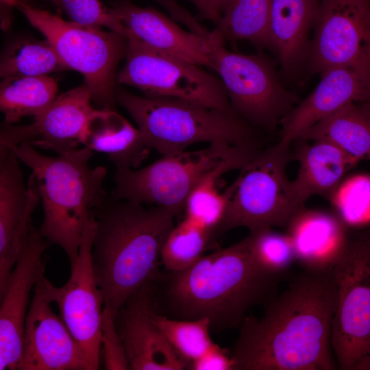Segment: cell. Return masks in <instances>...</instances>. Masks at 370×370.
I'll return each instance as SVG.
<instances>
[{
    "label": "cell",
    "mask_w": 370,
    "mask_h": 370,
    "mask_svg": "<svg viewBox=\"0 0 370 370\" xmlns=\"http://www.w3.org/2000/svg\"><path fill=\"white\" fill-rule=\"evenodd\" d=\"M332 271L306 269L248 316L230 352L233 370L339 369L331 342L337 305Z\"/></svg>",
    "instance_id": "6da1fadb"
},
{
    "label": "cell",
    "mask_w": 370,
    "mask_h": 370,
    "mask_svg": "<svg viewBox=\"0 0 370 370\" xmlns=\"http://www.w3.org/2000/svg\"><path fill=\"white\" fill-rule=\"evenodd\" d=\"M157 301L180 319L208 318L211 328L241 326L251 308L277 294L282 275L263 269L254 260L247 235L179 271L170 272Z\"/></svg>",
    "instance_id": "7a4b0ae2"
},
{
    "label": "cell",
    "mask_w": 370,
    "mask_h": 370,
    "mask_svg": "<svg viewBox=\"0 0 370 370\" xmlns=\"http://www.w3.org/2000/svg\"><path fill=\"white\" fill-rule=\"evenodd\" d=\"M93 215V269L104 304L116 314L133 294L160 276L162 251L175 215L110 194Z\"/></svg>",
    "instance_id": "3957f363"
},
{
    "label": "cell",
    "mask_w": 370,
    "mask_h": 370,
    "mask_svg": "<svg viewBox=\"0 0 370 370\" xmlns=\"http://www.w3.org/2000/svg\"><path fill=\"white\" fill-rule=\"evenodd\" d=\"M10 148L32 171L44 212L40 234L49 245L60 247L73 265L88 219L108 198L103 188L106 168L90 165L94 151L85 146L57 156L42 154L27 143Z\"/></svg>",
    "instance_id": "277c9868"
},
{
    "label": "cell",
    "mask_w": 370,
    "mask_h": 370,
    "mask_svg": "<svg viewBox=\"0 0 370 370\" xmlns=\"http://www.w3.org/2000/svg\"><path fill=\"white\" fill-rule=\"evenodd\" d=\"M115 100L136 122L151 149L164 156L197 143L258 147L251 125L234 111L181 99L138 96L116 88Z\"/></svg>",
    "instance_id": "5b68a950"
},
{
    "label": "cell",
    "mask_w": 370,
    "mask_h": 370,
    "mask_svg": "<svg viewBox=\"0 0 370 370\" xmlns=\"http://www.w3.org/2000/svg\"><path fill=\"white\" fill-rule=\"evenodd\" d=\"M13 6L52 45L68 69L84 76L92 101L114 109L117 67L125 56L127 38L101 27L65 21L25 0H16Z\"/></svg>",
    "instance_id": "8992f818"
},
{
    "label": "cell",
    "mask_w": 370,
    "mask_h": 370,
    "mask_svg": "<svg viewBox=\"0 0 370 370\" xmlns=\"http://www.w3.org/2000/svg\"><path fill=\"white\" fill-rule=\"evenodd\" d=\"M260 150L215 143L162 156L142 169L116 167L114 186L109 194L115 199L160 206L176 216L184 212L189 194L210 171L231 159L254 156Z\"/></svg>",
    "instance_id": "52a82bcc"
},
{
    "label": "cell",
    "mask_w": 370,
    "mask_h": 370,
    "mask_svg": "<svg viewBox=\"0 0 370 370\" xmlns=\"http://www.w3.org/2000/svg\"><path fill=\"white\" fill-rule=\"evenodd\" d=\"M289 147L278 142L260 150L240 169L224 191L226 208L219 232L238 227L249 232L286 227L304 208L296 202L287 177Z\"/></svg>",
    "instance_id": "ba28073f"
},
{
    "label": "cell",
    "mask_w": 370,
    "mask_h": 370,
    "mask_svg": "<svg viewBox=\"0 0 370 370\" xmlns=\"http://www.w3.org/2000/svg\"><path fill=\"white\" fill-rule=\"evenodd\" d=\"M192 32L208 48L209 68L219 76L233 111L251 125L273 128L297 101L280 84L273 64L262 55L232 52L216 30L199 23Z\"/></svg>",
    "instance_id": "9c48e42d"
},
{
    "label": "cell",
    "mask_w": 370,
    "mask_h": 370,
    "mask_svg": "<svg viewBox=\"0 0 370 370\" xmlns=\"http://www.w3.org/2000/svg\"><path fill=\"white\" fill-rule=\"evenodd\" d=\"M332 272L338 294L332 350L338 369L352 370L370 337V223L348 229Z\"/></svg>",
    "instance_id": "30bf717a"
},
{
    "label": "cell",
    "mask_w": 370,
    "mask_h": 370,
    "mask_svg": "<svg viewBox=\"0 0 370 370\" xmlns=\"http://www.w3.org/2000/svg\"><path fill=\"white\" fill-rule=\"evenodd\" d=\"M125 63L116 83L140 90L145 96L181 99L233 111L220 79L201 66L127 38Z\"/></svg>",
    "instance_id": "8fae6325"
},
{
    "label": "cell",
    "mask_w": 370,
    "mask_h": 370,
    "mask_svg": "<svg viewBox=\"0 0 370 370\" xmlns=\"http://www.w3.org/2000/svg\"><path fill=\"white\" fill-rule=\"evenodd\" d=\"M96 229L93 214L88 219L76 260L71 266V275L62 286H54L45 275L35 286L51 302L56 304L60 316L82 347L90 370L101 362V322L103 297L95 275L92 241Z\"/></svg>",
    "instance_id": "7c38bea8"
},
{
    "label": "cell",
    "mask_w": 370,
    "mask_h": 370,
    "mask_svg": "<svg viewBox=\"0 0 370 370\" xmlns=\"http://www.w3.org/2000/svg\"><path fill=\"white\" fill-rule=\"evenodd\" d=\"M310 48L312 68H330L370 58V2L321 0Z\"/></svg>",
    "instance_id": "4fadbf2b"
},
{
    "label": "cell",
    "mask_w": 370,
    "mask_h": 370,
    "mask_svg": "<svg viewBox=\"0 0 370 370\" xmlns=\"http://www.w3.org/2000/svg\"><path fill=\"white\" fill-rule=\"evenodd\" d=\"M156 280L138 290L116 313V326L123 344L129 369H188L186 362L175 351L153 321Z\"/></svg>",
    "instance_id": "5bb4252c"
},
{
    "label": "cell",
    "mask_w": 370,
    "mask_h": 370,
    "mask_svg": "<svg viewBox=\"0 0 370 370\" xmlns=\"http://www.w3.org/2000/svg\"><path fill=\"white\" fill-rule=\"evenodd\" d=\"M91 95L83 85L60 95L42 113L25 125L4 124L0 145L7 147L29 143L53 150L58 155L78 148L94 109Z\"/></svg>",
    "instance_id": "9a60e30c"
},
{
    "label": "cell",
    "mask_w": 370,
    "mask_h": 370,
    "mask_svg": "<svg viewBox=\"0 0 370 370\" xmlns=\"http://www.w3.org/2000/svg\"><path fill=\"white\" fill-rule=\"evenodd\" d=\"M320 74L317 87L280 120L281 144L290 146L310 127L349 103L370 100V58Z\"/></svg>",
    "instance_id": "2e32d148"
},
{
    "label": "cell",
    "mask_w": 370,
    "mask_h": 370,
    "mask_svg": "<svg viewBox=\"0 0 370 370\" xmlns=\"http://www.w3.org/2000/svg\"><path fill=\"white\" fill-rule=\"evenodd\" d=\"M48 243L32 225L21 254L0 293V370L18 369L30 292L45 271Z\"/></svg>",
    "instance_id": "e0dca14e"
},
{
    "label": "cell",
    "mask_w": 370,
    "mask_h": 370,
    "mask_svg": "<svg viewBox=\"0 0 370 370\" xmlns=\"http://www.w3.org/2000/svg\"><path fill=\"white\" fill-rule=\"evenodd\" d=\"M21 162L10 147L0 145V292L21 254L40 201L30 176L25 184Z\"/></svg>",
    "instance_id": "ac0fdd59"
},
{
    "label": "cell",
    "mask_w": 370,
    "mask_h": 370,
    "mask_svg": "<svg viewBox=\"0 0 370 370\" xmlns=\"http://www.w3.org/2000/svg\"><path fill=\"white\" fill-rule=\"evenodd\" d=\"M19 370H90L87 358L51 302L34 286Z\"/></svg>",
    "instance_id": "d6986e66"
},
{
    "label": "cell",
    "mask_w": 370,
    "mask_h": 370,
    "mask_svg": "<svg viewBox=\"0 0 370 370\" xmlns=\"http://www.w3.org/2000/svg\"><path fill=\"white\" fill-rule=\"evenodd\" d=\"M112 10L127 38L136 39L153 49L209 67L204 40L183 29L173 18L152 8L127 2L119 3Z\"/></svg>",
    "instance_id": "ffe728a7"
},
{
    "label": "cell",
    "mask_w": 370,
    "mask_h": 370,
    "mask_svg": "<svg viewBox=\"0 0 370 370\" xmlns=\"http://www.w3.org/2000/svg\"><path fill=\"white\" fill-rule=\"evenodd\" d=\"M286 227L296 260L306 269L332 271L348 234V227L338 217L304 207Z\"/></svg>",
    "instance_id": "44dd1931"
},
{
    "label": "cell",
    "mask_w": 370,
    "mask_h": 370,
    "mask_svg": "<svg viewBox=\"0 0 370 370\" xmlns=\"http://www.w3.org/2000/svg\"><path fill=\"white\" fill-rule=\"evenodd\" d=\"M297 140L301 141L295 151L299 170L291 181L296 202L305 207L314 195L330 199L345 174L360 161L324 139L310 140V143Z\"/></svg>",
    "instance_id": "7402d4cb"
},
{
    "label": "cell",
    "mask_w": 370,
    "mask_h": 370,
    "mask_svg": "<svg viewBox=\"0 0 370 370\" xmlns=\"http://www.w3.org/2000/svg\"><path fill=\"white\" fill-rule=\"evenodd\" d=\"M82 145L106 153L116 167L137 169L151 149L142 133L114 109H95L86 125Z\"/></svg>",
    "instance_id": "603a6c76"
},
{
    "label": "cell",
    "mask_w": 370,
    "mask_h": 370,
    "mask_svg": "<svg viewBox=\"0 0 370 370\" xmlns=\"http://www.w3.org/2000/svg\"><path fill=\"white\" fill-rule=\"evenodd\" d=\"M321 0H271V47L284 69L291 71L308 48V34L315 23Z\"/></svg>",
    "instance_id": "cb8c5ba5"
},
{
    "label": "cell",
    "mask_w": 370,
    "mask_h": 370,
    "mask_svg": "<svg viewBox=\"0 0 370 370\" xmlns=\"http://www.w3.org/2000/svg\"><path fill=\"white\" fill-rule=\"evenodd\" d=\"M317 139L335 144L360 162L370 160L369 109L364 101L349 103L310 127L297 140Z\"/></svg>",
    "instance_id": "d4e9b609"
},
{
    "label": "cell",
    "mask_w": 370,
    "mask_h": 370,
    "mask_svg": "<svg viewBox=\"0 0 370 370\" xmlns=\"http://www.w3.org/2000/svg\"><path fill=\"white\" fill-rule=\"evenodd\" d=\"M57 81L49 75L10 76L0 84V109L4 124L12 125L23 117H35L58 97Z\"/></svg>",
    "instance_id": "484cf974"
},
{
    "label": "cell",
    "mask_w": 370,
    "mask_h": 370,
    "mask_svg": "<svg viewBox=\"0 0 370 370\" xmlns=\"http://www.w3.org/2000/svg\"><path fill=\"white\" fill-rule=\"evenodd\" d=\"M255 156L231 159L205 175L186 199L184 217L212 231L214 234L219 232L225 211L226 197L224 192L219 191L218 182L225 173L234 169L240 170Z\"/></svg>",
    "instance_id": "4316f807"
},
{
    "label": "cell",
    "mask_w": 370,
    "mask_h": 370,
    "mask_svg": "<svg viewBox=\"0 0 370 370\" xmlns=\"http://www.w3.org/2000/svg\"><path fill=\"white\" fill-rule=\"evenodd\" d=\"M271 0H232L216 30L225 39L247 40L259 47H271Z\"/></svg>",
    "instance_id": "83f0119b"
},
{
    "label": "cell",
    "mask_w": 370,
    "mask_h": 370,
    "mask_svg": "<svg viewBox=\"0 0 370 370\" xmlns=\"http://www.w3.org/2000/svg\"><path fill=\"white\" fill-rule=\"evenodd\" d=\"M68 69L47 40L25 39L13 43L1 59V78L10 76H43Z\"/></svg>",
    "instance_id": "f1b7e54d"
},
{
    "label": "cell",
    "mask_w": 370,
    "mask_h": 370,
    "mask_svg": "<svg viewBox=\"0 0 370 370\" xmlns=\"http://www.w3.org/2000/svg\"><path fill=\"white\" fill-rule=\"evenodd\" d=\"M153 319L175 351L186 362L188 367L215 343L210 335L211 325L208 318L171 319L159 312L156 305Z\"/></svg>",
    "instance_id": "f546056e"
},
{
    "label": "cell",
    "mask_w": 370,
    "mask_h": 370,
    "mask_svg": "<svg viewBox=\"0 0 370 370\" xmlns=\"http://www.w3.org/2000/svg\"><path fill=\"white\" fill-rule=\"evenodd\" d=\"M214 233L188 218L175 225L164 243L161 262L169 272L179 271L197 260Z\"/></svg>",
    "instance_id": "4dcf8cb0"
},
{
    "label": "cell",
    "mask_w": 370,
    "mask_h": 370,
    "mask_svg": "<svg viewBox=\"0 0 370 370\" xmlns=\"http://www.w3.org/2000/svg\"><path fill=\"white\" fill-rule=\"evenodd\" d=\"M248 236L252 256L265 271L282 275L296 260L293 243L286 233L267 228L249 232Z\"/></svg>",
    "instance_id": "1f68e13d"
},
{
    "label": "cell",
    "mask_w": 370,
    "mask_h": 370,
    "mask_svg": "<svg viewBox=\"0 0 370 370\" xmlns=\"http://www.w3.org/2000/svg\"><path fill=\"white\" fill-rule=\"evenodd\" d=\"M75 22L107 28L125 36V31L112 8L99 0H48Z\"/></svg>",
    "instance_id": "d6a6232c"
},
{
    "label": "cell",
    "mask_w": 370,
    "mask_h": 370,
    "mask_svg": "<svg viewBox=\"0 0 370 370\" xmlns=\"http://www.w3.org/2000/svg\"><path fill=\"white\" fill-rule=\"evenodd\" d=\"M116 314L108 304H103L101 322V354L108 370L129 369L122 340L117 331Z\"/></svg>",
    "instance_id": "836d02e7"
},
{
    "label": "cell",
    "mask_w": 370,
    "mask_h": 370,
    "mask_svg": "<svg viewBox=\"0 0 370 370\" xmlns=\"http://www.w3.org/2000/svg\"><path fill=\"white\" fill-rule=\"evenodd\" d=\"M230 352L214 343L204 355L190 362L191 370H233Z\"/></svg>",
    "instance_id": "e575fe53"
},
{
    "label": "cell",
    "mask_w": 370,
    "mask_h": 370,
    "mask_svg": "<svg viewBox=\"0 0 370 370\" xmlns=\"http://www.w3.org/2000/svg\"><path fill=\"white\" fill-rule=\"evenodd\" d=\"M204 10L201 16L216 25L232 0H203Z\"/></svg>",
    "instance_id": "d590c367"
},
{
    "label": "cell",
    "mask_w": 370,
    "mask_h": 370,
    "mask_svg": "<svg viewBox=\"0 0 370 370\" xmlns=\"http://www.w3.org/2000/svg\"><path fill=\"white\" fill-rule=\"evenodd\" d=\"M352 370H370V337L362 354L354 365Z\"/></svg>",
    "instance_id": "8d00e7d4"
},
{
    "label": "cell",
    "mask_w": 370,
    "mask_h": 370,
    "mask_svg": "<svg viewBox=\"0 0 370 370\" xmlns=\"http://www.w3.org/2000/svg\"><path fill=\"white\" fill-rule=\"evenodd\" d=\"M193 3L197 8L199 14L201 15L204 10V1L203 0H189Z\"/></svg>",
    "instance_id": "74e56055"
},
{
    "label": "cell",
    "mask_w": 370,
    "mask_h": 370,
    "mask_svg": "<svg viewBox=\"0 0 370 370\" xmlns=\"http://www.w3.org/2000/svg\"><path fill=\"white\" fill-rule=\"evenodd\" d=\"M15 1L16 0H1V3L7 7L13 6Z\"/></svg>",
    "instance_id": "f35d334b"
},
{
    "label": "cell",
    "mask_w": 370,
    "mask_h": 370,
    "mask_svg": "<svg viewBox=\"0 0 370 370\" xmlns=\"http://www.w3.org/2000/svg\"><path fill=\"white\" fill-rule=\"evenodd\" d=\"M364 102L365 103V104L367 105V106L368 107V108L370 110V100H368V101H364Z\"/></svg>",
    "instance_id": "ab89813d"
},
{
    "label": "cell",
    "mask_w": 370,
    "mask_h": 370,
    "mask_svg": "<svg viewBox=\"0 0 370 370\" xmlns=\"http://www.w3.org/2000/svg\"><path fill=\"white\" fill-rule=\"evenodd\" d=\"M365 1L370 2V0H365Z\"/></svg>",
    "instance_id": "60d3db41"
}]
</instances>
